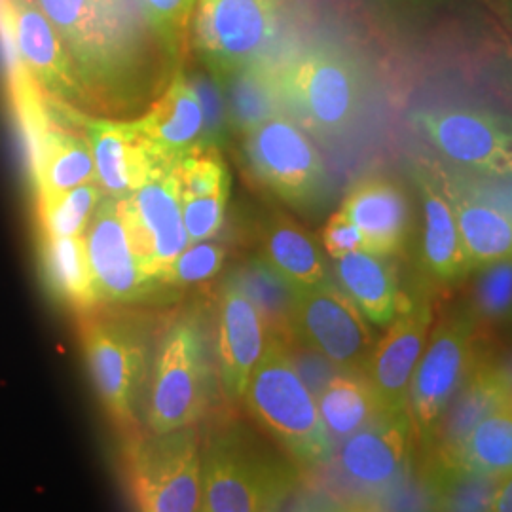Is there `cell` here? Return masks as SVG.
<instances>
[{
	"mask_svg": "<svg viewBox=\"0 0 512 512\" xmlns=\"http://www.w3.org/2000/svg\"><path fill=\"white\" fill-rule=\"evenodd\" d=\"M73 57L86 105L135 109L160 90L165 55L135 0H33ZM171 63V61H169Z\"/></svg>",
	"mask_w": 512,
	"mask_h": 512,
	"instance_id": "1",
	"label": "cell"
},
{
	"mask_svg": "<svg viewBox=\"0 0 512 512\" xmlns=\"http://www.w3.org/2000/svg\"><path fill=\"white\" fill-rule=\"evenodd\" d=\"M285 114L321 137L355 126L365 107V78L357 61L338 46L317 44L272 63Z\"/></svg>",
	"mask_w": 512,
	"mask_h": 512,
	"instance_id": "2",
	"label": "cell"
},
{
	"mask_svg": "<svg viewBox=\"0 0 512 512\" xmlns=\"http://www.w3.org/2000/svg\"><path fill=\"white\" fill-rule=\"evenodd\" d=\"M241 399L251 418L285 450L294 465L315 469L332 458L336 446L283 340L270 336Z\"/></svg>",
	"mask_w": 512,
	"mask_h": 512,
	"instance_id": "3",
	"label": "cell"
},
{
	"mask_svg": "<svg viewBox=\"0 0 512 512\" xmlns=\"http://www.w3.org/2000/svg\"><path fill=\"white\" fill-rule=\"evenodd\" d=\"M296 482L291 463L268 452L243 427H230L203 448L200 511H277Z\"/></svg>",
	"mask_w": 512,
	"mask_h": 512,
	"instance_id": "4",
	"label": "cell"
},
{
	"mask_svg": "<svg viewBox=\"0 0 512 512\" xmlns=\"http://www.w3.org/2000/svg\"><path fill=\"white\" fill-rule=\"evenodd\" d=\"M416 440L408 412L389 414L342 440L325 469V486L342 505H380L403 482Z\"/></svg>",
	"mask_w": 512,
	"mask_h": 512,
	"instance_id": "5",
	"label": "cell"
},
{
	"mask_svg": "<svg viewBox=\"0 0 512 512\" xmlns=\"http://www.w3.org/2000/svg\"><path fill=\"white\" fill-rule=\"evenodd\" d=\"M128 486L135 509L194 512L202 503V450L194 425L129 442Z\"/></svg>",
	"mask_w": 512,
	"mask_h": 512,
	"instance_id": "6",
	"label": "cell"
},
{
	"mask_svg": "<svg viewBox=\"0 0 512 512\" xmlns=\"http://www.w3.org/2000/svg\"><path fill=\"white\" fill-rule=\"evenodd\" d=\"M283 0H198L192 44L203 63L222 76L264 61L281 19Z\"/></svg>",
	"mask_w": 512,
	"mask_h": 512,
	"instance_id": "7",
	"label": "cell"
},
{
	"mask_svg": "<svg viewBox=\"0 0 512 512\" xmlns=\"http://www.w3.org/2000/svg\"><path fill=\"white\" fill-rule=\"evenodd\" d=\"M243 154L258 183L281 202L304 209L325 190L323 158L306 129L289 114H277L245 131Z\"/></svg>",
	"mask_w": 512,
	"mask_h": 512,
	"instance_id": "8",
	"label": "cell"
},
{
	"mask_svg": "<svg viewBox=\"0 0 512 512\" xmlns=\"http://www.w3.org/2000/svg\"><path fill=\"white\" fill-rule=\"evenodd\" d=\"M476 340L478 332L469 313L444 317L427 340L406 399L414 435L425 448L450 399L482 353Z\"/></svg>",
	"mask_w": 512,
	"mask_h": 512,
	"instance_id": "9",
	"label": "cell"
},
{
	"mask_svg": "<svg viewBox=\"0 0 512 512\" xmlns=\"http://www.w3.org/2000/svg\"><path fill=\"white\" fill-rule=\"evenodd\" d=\"M412 124L450 164L488 179L512 181V120L475 107L416 110Z\"/></svg>",
	"mask_w": 512,
	"mask_h": 512,
	"instance_id": "10",
	"label": "cell"
},
{
	"mask_svg": "<svg viewBox=\"0 0 512 512\" xmlns=\"http://www.w3.org/2000/svg\"><path fill=\"white\" fill-rule=\"evenodd\" d=\"M207 365L200 330L181 321L165 334L148 393L147 423L152 433L194 425L207 406Z\"/></svg>",
	"mask_w": 512,
	"mask_h": 512,
	"instance_id": "11",
	"label": "cell"
},
{
	"mask_svg": "<svg viewBox=\"0 0 512 512\" xmlns=\"http://www.w3.org/2000/svg\"><path fill=\"white\" fill-rule=\"evenodd\" d=\"M173 164L162 165L147 183L116 200L137 264L156 283L190 245Z\"/></svg>",
	"mask_w": 512,
	"mask_h": 512,
	"instance_id": "12",
	"label": "cell"
},
{
	"mask_svg": "<svg viewBox=\"0 0 512 512\" xmlns=\"http://www.w3.org/2000/svg\"><path fill=\"white\" fill-rule=\"evenodd\" d=\"M291 332L296 342L319 351L342 370H365L374 348L363 311L332 281L296 291Z\"/></svg>",
	"mask_w": 512,
	"mask_h": 512,
	"instance_id": "13",
	"label": "cell"
},
{
	"mask_svg": "<svg viewBox=\"0 0 512 512\" xmlns=\"http://www.w3.org/2000/svg\"><path fill=\"white\" fill-rule=\"evenodd\" d=\"M0 29L10 57L18 59L38 88L63 103L86 107L73 57L33 0H0Z\"/></svg>",
	"mask_w": 512,
	"mask_h": 512,
	"instance_id": "14",
	"label": "cell"
},
{
	"mask_svg": "<svg viewBox=\"0 0 512 512\" xmlns=\"http://www.w3.org/2000/svg\"><path fill=\"white\" fill-rule=\"evenodd\" d=\"M80 334L101 403L112 420L133 423L147 357L143 338L129 323L107 317H84Z\"/></svg>",
	"mask_w": 512,
	"mask_h": 512,
	"instance_id": "15",
	"label": "cell"
},
{
	"mask_svg": "<svg viewBox=\"0 0 512 512\" xmlns=\"http://www.w3.org/2000/svg\"><path fill=\"white\" fill-rule=\"evenodd\" d=\"M433 323L431 306L420 300L395 315L384 338L374 344L365 374L376 391L385 416L406 410L408 389Z\"/></svg>",
	"mask_w": 512,
	"mask_h": 512,
	"instance_id": "16",
	"label": "cell"
},
{
	"mask_svg": "<svg viewBox=\"0 0 512 512\" xmlns=\"http://www.w3.org/2000/svg\"><path fill=\"white\" fill-rule=\"evenodd\" d=\"M93 285L99 302L128 304L145 298L156 285L131 251L116 198L105 194L84 232Z\"/></svg>",
	"mask_w": 512,
	"mask_h": 512,
	"instance_id": "17",
	"label": "cell"
},
{
	"mask_svg": "<svg viewBox=\"0 0 512 512\" xmlns=\"http://www.w3.org/2000/svg\"><path fill=\"white\" fill-rule=\"evenodd\" d=\"M92 148L97 181L105 194L120 200L147 183L150 175L173 160L160 156L133 122H114L78 114Z\"/></svg>",
	"mask_w": 512,
	"mask_h": 512,
	"instance_id": "18",
	"label": "cell"
},
{
	"mask_svg": "<svg viewBox=\"0 0 512 512\" xmlns=\"http://www.w3.org/2000/svg\"><path fill=\"white\" fill-rule=\"evenodd\" d=\"M220 382L224 393L236 401L245 393L251 372L262 357L270 332L255 304L228 281L219 302L217 336Z\"/></svg>",
	"mask_w": 512,
	"mask_h": 512,
	"instance_id": "19",
	"label": "cell"
},
{
	"mask_svg": "<svg viewBox=\"0 0 512 512\" xmlns=\"http://www.w3.org/2000/svg\"><path fill=\"white\" fill-rule=\"evenodd\" d=\"M340 211L361 230L366 251L380 256L403 251L410 234L412 213L403 184L397 179L385 175L361 179L351 186Z\"/></svg>",
	"mask_w": 512,
	"mask_h": 512,
	"instance_id": "20",
	"label": "cell"
},
{
	"mask_svg": "<svg viewBox=\"0 0 512 512\" xmlns=\"http://www.w3.org/2000/svg\"><path fill=\"white\" fill-rule=\"evenodd\" d=\"M509 403H512L511 385L499 361H492L480 353L473 370L450 399L427 444L433 461L448 458L459 442L473 431L476 423Z\"/></svg>",
	"mask_w": 512,
	"mask_h": 512,
	"instance_id": "21",
	"label": "cell"
},
{
	"mask_svg": "<svg viewBox=\"0 0 512 512\" xmlns=\"http://www.w3.org/2000/svg\"><path fill=\"white\" fill-rule=\"evenodd\" d=\"M414 179L420 190L423 213V266L440 283H456L471 270L461 245L456 211L446 190V183L425 165L416 167Z\"/></svg>",
	"mask_w": 512,
	"mask_h": 512,
	"instance_id": "22",
	"label": "cell"
},
{
	"mask_svg": "<svg viewBox=\"0 0 512 512\" xmlns=\"http://www.w3.org/2000/svg\"><path fill=\"white\" fill-rule=\"evenodd\" d=\"M133 124L160 156L177 160L190 148L200 145L205 129V105L183 71L177 69L171 74L164 93Z\"/></svg>",
	"mask_w": 512,
	"mask_h": 512,
	"instance_id": "23",
	"label": "cell"
},
{
	"mask_svg": "<svg viewBox=\"0 0 512 512\" xmlns=\"http://www.w3.org/2000/svg\"><path fill=\"white\" fill-rule=\"evenodd\" d=\"M40 198L97 181L86 137L52 126L50 120L27 133Z\"/></svg>",
	"mask_w": 512,
	"mask_h": 512,
	"instance_id": "24",
	"label": "cell"
},
{
	"mask_svg": "<svg viewBox=\"0 0 512 512\" xmlns=\"http://www.w3.org/2000/svg\"><path fill=\"white\" fill-rule=\"evenodd\" d=\"M456 211L469 270L512 256V215L473 196L463 184L444 181Z\"/></svg>",
	"mask_w": 512,
	"mask_h": 512,
	"instance_id": "25",
	"label": "cell"
},
{
	"mask_svg": "<svg viewBox=\"0 0 512 512\" xmlns=\"http://www.w3.org/2000/svg\"><path fill=\"white\" fill-rule=\"evenodd\" d=\"M260 258L296 291L330 281L317 241L296 220L274 215L260 239Z\"/></svg>",
	"mask_w": 512,
	"mask_h": 512,
	"instance_id": "26",
	"label": "cell"
},
{
	"mask_svg": "<svg viewBox=\"0 0 512 512\" xmlns=\"http://www.w3.org/2000/svg\"><path fill=\"white\" fill-rule=\"evenodd\" d=\"M387 256L355 251L336 258V277L366 319L378 327L389 325L399 311V287Z\"/></svg>",
	"mask_w": 512,
	"mask_h": 512,
	"instance_id": "27",
	"label": "cell"
},
{
	"mask_svg": "<svg viewBox=\"0 0 512 512\" xmlns=\"http://www.w3.org/2000/svg\"><path fill=\"white\" fill-rule=\"evenodd\" d=\"M315 401L334 446L385 416L365 370L340 368Z\"/></svg>",
	"mask_w": 512,
	"mask_h": 512,
	"instance_id": "28",
	"label": "cell"
},
{
	"mask_svg": "<svg viewBox=\"0 0 512 512\" xmlns=\"http://www.w3.org/2000/svg\"><path fill=\"white\" fill-rule=\"evenodd\" d=\"M431 463L461 467L494 478L512 475V403L497 408L476 423L448 458L431 459Z\"/></svg>",
	"mask_w": 512,
	"mask_h": 512,
	"instance_id": "29",
	"label": "cell"
},
{
	"mask_svg": "<svg viewBox=\"0 0 512 512\" xmlns=\"http://www.w3.org/2000/svg\"><path fill=\"white\" fill-rule=\"evenodd\" d=\"M230 281L255 304L272 338L283 342L293 340L291 313L296 294L294 287L262 258L249 260L238 274L232 275Z\"/></svg>",
	"mask_w": 512,
	"mask_h": 512,
	"instance_id": "30",
	"label": "cell"
},
{
	"mask_svg": "<svg viewBox=\"0 0 512 512\" xmlns=\"http://www.w3.org/2000/svg\"><path fill=\"white\" fill-rule=\"evenodd\" d=\"M44 264L52 289L78 310L99 304L84 236L46 238Z\"/></svg>",
	"mask_w": 512,
	"mask_h": 512,
	"instance_id": "31",
	"label": "cell"
},
{
	"mask_svg": "<svg viewBox=\"0 0 512 512\" xmlns=\"http://www.w3.org/2000/svg\"><path fill=\"white\" fill-rule=\"evenodd\" d=\"M499 480L461 467L431 463L427 475L429 501L439 511H492Z\"/></svg>",
	"mask_w": 512,
	"mask_h": 512,
	"instance_id": "32",
	"label": "cell"
},
{
	"mask_svg": "<svg viewBox=\"0 0 512 512\" xmlns=\"http://www.w3.org/2000/svg\"><path fill=\"white\" fill-rule=\"evenodd\" d=\"M234 76L232 112L239 129L249 131L268 118L285 112L270 61L255 63Z\"/></svg>",
	"mask_w": 512,
	"mask_h": 512,
	"instance_id": "33",
	"label": "cell"
},
{
	"mask_svg": "<svg viewBox=\"0 0 512 512\" xmlns=\"http://www.w3.org/2000/svg\"><path fill=\"white\" fill-rule=\"evenodd\" d=\"M103 198L105 190L99 181L80 184L54 196L40 198V217L46 238L84 236Z\"/></svg>",
	"mask_w": 512,
	"mask_h": 512,
	"instance_id": "34",
	"label": "cell"
},
{
	"mask_svg": "<svg viewBox=\"0 0 512 512\" xmlns=\"http://www.w3.org/2000/svg\"><path fill=\"white\" fill-rule=\"evenodd\" d=\"M469 302V315L475 325H497L511 321L512 256L476 268Z\"/></svg>",
	"mask_w": 512,
	"mask_h": 512,
	"instance_id": "35",
	"label": "cell"
},
{
	"mask_svg": "<svg viewBox=\"0 0 512 512\" xmlns=\"http://www.w3.org/2000/svg\"><path fill=\"white\" fill-rule=\"evenodd\" d=\"M152 35L171 63L186 50L198 0H137Z\"/></svg>",
	"mask_w": 512,
	"mask_h": 512,
	"instance_id": "36",
	"label": "cell"
},
{
	"mask_svg": "<svg viewBox=\"0 0 512 512\" xmlns=\"http://www.w3.org/2000/svg\"><path fill=\"white\" fill-rule=\"evenodd\" d=\"M181 202L211 196L222 188H230V173L215 148L196 145L179 156L173 164Z\"/></svg>",
	"mask_w": 512,
	"mask_h": 512,
	"instance_id": "37",
	"label": "cell"
},
{
	"mask_svg": "<svg viewBox=\"0 0 512 512\" xmlns=\"http://www.w3.org/2000/svg\"><path fill=\"white\" fill-rule=\"evenodd\" d=\"M224 262V249L217 243L196 241L190 243L181 255L173 260V264L160 277L165 285H192L207 281L219 274Z\"/></svg>",
	"mask_w": 512,
	"mask_h": 512,
	"instance_id": "38",
	"label": "cell"
},
{
	"mask_svg": "<svg viewBox=\"0 0 512 512\" xmlns=\"http://www.w3.org/2000/svg\"><path fill=\"white\" fill-rule=\"evenodd\" d=\"M230 188H222L211 196L183 200L184 228L190 243L213 238L224 222Z\"/></svg>",
	"mask_w": 512,
	"mask_h": 512,
	"instance_id": "39",
	"label": "cell"
},
{
	"mask_svg": "<svg viewBox=\"0 0 512 512\" xmlns=\"http://www.w3.org/2000/svg\"><path fill=\"white\" fill-rule=\"evenodd\" d=\"M285 348H287V353L293 361L298 376L310 389L313 397H317L325 389V385L329 384L330 378L340 370L338 366L332 365L325 355L296 342L294 338L285 342Z\"/></svg>",
	"mask_w": 512,
	"mask_h": 512,
	"instance_id": "40",
	"label": "cell"
},
{
	"mask_svg": "<svg viewBox=\"0 0 512 512\" xmlns=\"http://www.w3.org/2000/svg\"><path fill=\"white\" fill-rule=\"evenodd\" d=\"M323 245L334 260L355 251H366L365 238L361 230L342 211L334 213L327 222L323 230Z\"/></svg>",
	"mask_w": 512,
	"mask_h": 512,
	"instance_id": "41",
	"label": "cell"
},
{
	"mask_svg": "<svg viewBox=\"0 0 512 512\" xmlns=\"http://www.w3.org/2000/svg\"><path fill=\"white\" fill-rule=\"evenodd\" d=\"M492 511L512 512V475L499 480L492 497Z\"/></svg>",
	"mask_w": 512,
	"mask_h": 512,
	"instance_id": "42",
	"label": "cell"
},
{
	"mask_svg": "<svg viewBox=\"0 0 512 512\" xmlns=\"http://www.w3.org/2000/svg\"><path fill=\"white\" fill-rule=\"evenodd\" d=\"M385 2L397 4V6H403V8H425V6L437 4L439 0H385Z\"/></svg>",
	"mask_w": 512,
	"mask_h": 512,
	"instance_id": "43",
	"label": "cell"
},
{
	"mask_svg": "<svg viewBox=\"0 0 512 512\" xmlns=\"http://www.w3.org/2000/svg\"><path fill=\"white\" fill-rule=\"evenodd\" d=\"M499 366H501V370L505 372V378H507V382L511 385L512 391V349L509 351V355L505 357V361H503V363H499Z\"/></svg>",
	"mask_w": 512,
	"mask_h": 512,
	"instance_id": "44",
	"label": "cell"
},
{
	"mask_svg": "<svg viewBox=\"0 0 512 512\" xmlns=\"http://www.w3.org/2000/svg\"><path fill=\"white\" fill-rule=\"evenodd\" d=\"M503 16L512 33V0H503Z\"/></svg>",
	"mask_w": 512,
	"mask_h": 512,
	"instance_id": "45",
	"label": "cell"
}]
</instances>
